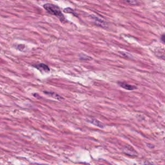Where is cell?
Masks as SVG:
<instances>
[{"label":"cell","instance_id":"obj_6","mask_svg":"<svg viewBox=\"0 0 165 165\" xmlns=\"http://www.w3.org/2000/svg\"><path fill=\"white\" fill-rule=\"evenodd\" d=\"M88 122L90 123L91 124H92L94 126H96L97 127H99L100 128H103L104 127V125L103 123L100 122L99 121H98L97 119H92L90 121H88Z\"/></svg>","mask_w":165,"mask_h":165},{"label":"cell","instance_id":"obj_10","mask_svg":"<svg viewBox=\"0 0 165 165\" xmlns=\"http://www.w3.org/2000/svg\"><path fill=\"white\" fill-rule=\"evenodd\" d=\"M125 3L132 5H136L139 4V2L137 1H125Z\"/></svg>","mask_w":165,"mask_h":165},{"label":"cell","instance_id":"obj_5","mask_svg":"<svg viewBox=\"0 0 165 165\" xmlns=\"http://www.w3.org/2000/svg\"><path fill=\"white\" fill-rule=\"evenodd\" d=\"M44 94H46V95H48V96H50V97H52L53 98H54V99H57V100H59V101H62L64 99V98L63 97H61V96H59V94H56L55 92H48V91H44L43 92Z\"/></svg>","mask_w":165,"mask_h":165},{"label":"cell","instance_id":"obj_7","mask_svg":"<svg viewBox=\"0 0 165 165\" xmlns=\"http://www.w3.org/2000/svg\"><path fill=\"white\" fill-rule=\"evenodd\" d=\"M124 152L125 154L130 155H135L136 153L135 151L133 149L132 147H131L130 146H126V147L124 148Z\"/></svg>","mask_w":165,"mask_h":165},{"label":"cell","instance_id":"obj_8","mask_svg":"<svg viewBox=\"0 0 165 165\" xmlns=\"http://www.w3.org/2000/svg\"><path fill=\"white\" fill-rule=\"evenodd\" d=\"M79 58L81 60H82V61H91V60H92V58L90 56H88L82 53L79 55Z\"/></svg>","mask_w":165,"mask_h":165},{"label":"cell","instance_id":"obj_9","mask_svg":"<svg viewBox=\"0 0 165 165\" xmlns=\"http://www.w3.org/2000/svg\"><path fill=\"white\" fill-rule=\"evenodd\" d=\"M64 11V12H65V13H71V14H74L75 16H76V17L78 16V14L76 13L75 11L73 10V9H72L71 8H66L64 9V11Z\"/></svg>","mask_w":165,"mask_h":165},{"label":"cell","instance_id":"obj_13","mask_svg":"<svg viewBox=\"0 0 165 165\" xmlns=\"http://www.w3.org/2000/svg\"><path fill=\"white\" fill-rule=\"evenodd\" d=\"M161 39L165 44V34H163L161 37Z\"/></svg>","mask_w":165,"mask_h":165},{"label":"cell","instance_id":"obj_12","mask_svg":"<svg viewBox=\"0 0 165 165\" xmlns=\"http://www.w3.org/2000/svg\"><path fill=\"white\" fill-rule=\"evenodd\" d=\"M25 48V46L24 45H19L17 47V49L20 50V51H23Z\"/></svg>","mask_w":165,"mask_h":165},{"label":"cell","instance_id":"obj_3","mask_svg":"<svg viewBox=\"0 0 165 165\" xmlns=\"http://www.w3.org/2000/svg\"><path fill=\"white\" fill-rule=\"evenodd\" d=\"M32 66L40 72H49L50 71V68L49 67V66L46 64H44V63H37V64L33 65Z\"/></svg>","mask_w":165,"mask_h":165},{"label":"cell","instance_id":"obj_4","mask_svg":"<svg viewBox=\"0 0 165 165\" xmlns=\"http://www.w3.org/2000/svg\"><path fill=\"white\" fill-rule=\"evenodd\" d=\"M117 83H118V85L121 87L124 88V89H126L128 90H133L137 89L138 88L137 87L134 86V85H130V84L126 83V82H118Z\"/></svg>","mask_w":165,"mask_h":165},{"label":"cell","instance_id":"obj_11","mask_svg":"<svg viewBox=\"0 0 165 165\" xmlns=\"http://www.w3.org/2000/svg\"><path fill=\"white\" fill-rule=\"evenodd\" d=\"M119 53L121 54L123 56H124V57H125V58H132V56L130 55V54H128V53H126V52H119Z\"/></svg>","mask_w":165,"mask_h":165},{"label":"cell","instance_id":"obj_2","mask_svg":"<svg viewBox=\"0 0 165 165\" xmlns=\"http://www.w3.org/2000/svg\"><path fill=\"white\" fill-rule=\"evenodd\" d=\"M91 18L93 19L94 20V23L95 25H97L98 27H102V28H106L108 26V23L102 20V19H101L98 17L96 16H91Z\"/></svg>","mask_w":165,"mask_h":165},{"label":"cell","instance_id":"obj_1","mask_svg":"<svg viewBox=\"0 0 165 165\" xmlns=\"http://www.w3.org/2000/svg\"><path fill=\"white\" fill-rule=\"evenodd\" d=\"M43 8L49 14L56 16L62 23H64L65 21V18L58 6L51 4H45L43 5Z\"/></svg>","mask_w":165,"mask_h":165}]
</instances>
